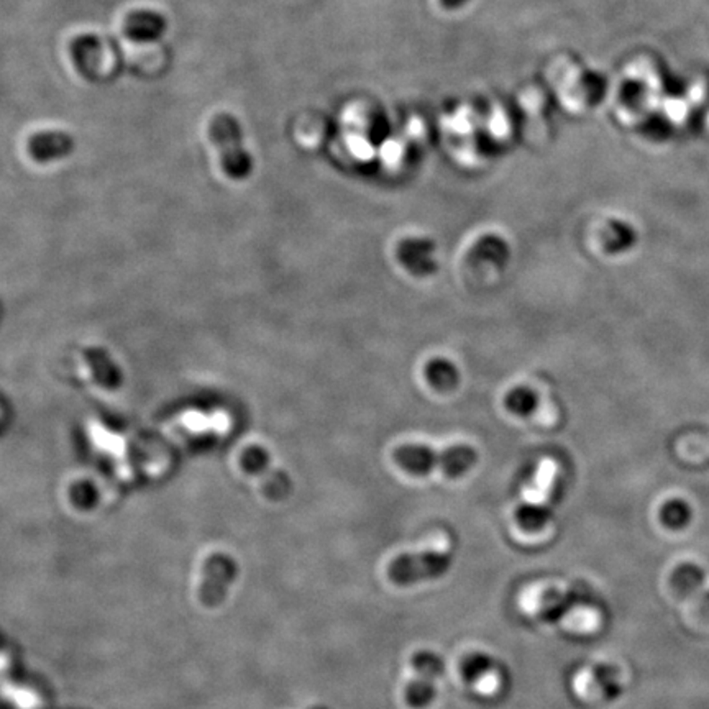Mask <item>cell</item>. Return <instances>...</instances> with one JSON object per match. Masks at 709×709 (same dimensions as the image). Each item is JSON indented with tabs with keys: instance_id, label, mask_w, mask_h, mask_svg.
<instances>
[{
	"instance_id": "obj_6",
	"label": "cell",
	"mask_w": 709,
	"mask_h": 709,
	"mask_svg": "<svg viewBox=\"0 0 709 709\" xmlns=\"http://www.w3.org/2000/svg\"><path fill=\"white\" fill-rule=\"evenodd\" d=\"M398 260L416 278H428L438 272L437 245L428 237H408L398 245Z\"/></svg>"
},
{
	"instance_id": "obj_12",
	"label": "cell",
	"mask_w": 709,
	"mask_h": 709,
	"mask_svg": "<svg viewBox=\"0 0 709 709\" xmlns=\"http://www.w3.org/2000/svg\"><path fill=\"white\" fill-rule=\"evenodd\" d=\"M475 675H473V688H475L480 695L483 696H493L497 691L501 690L503 687V673L501 670L493 665V663H486V669H476Z\"/></svg>"
},
{
	"instance_id": "obj_10",
	"label": "cell",
	"mask_w": 709,
	"mask_h": 709,
	"mask_svg": "<svg viewBox=\"0 0 709 709\" xmlns=\"http://www.w3.org/2000/svg\"><path fill=\"white\" fill-rule=\"evenodd\" d=\"M424 373H426L428 385L432 388L437 389L438 393L454 391L460 385V379H462L460 368L452 359H445V357L428 359Z\"/></svg>"
},
{
	"instance_id": "obj_5",
	"label": "cell",
	"mask_w": 709,
	"mask_h": 709,
	"mask_svg": "<svg viewBox=\"0 0 709 709\" xmlns=\"http://www.w3.org/2000/svg\"><path fill=\"white\" fill-rule=\"evenodd\" d=\"M444 661L437 653L419 652L412 661V679L406 687V701L412 708H424L436 700Z\"/></svg>"
},
{
	"instance_id": "obj_2",
	"label": "cell",
	"mask_w": 709,
	"mask_h": 709,
	"mask_svg": "<svg viewBox=\"0 0 709 709\" xmlns=\"http://www.w3.org/2000/svg\"><path fill=\"white\" fill-rule=\"evenodd\" d=\"M452 560V539L448 535L440 534L419 550H409L394 557L389 562L386 572L393 584H418L447 574Z\"/></svg>"
},
{
	"instance_id": "obj_8",
	"label": "cell",
	"mask_w": 709,
	"mask_h": 709,
	"mask_svg": "<svg viewBox=\"0 0 709 709\" xmlns=\"http://www.w3.org/2000/svg\"><path fill=\"white\" fill-rule=\"evenodd\" d=\"M30 153L39 161L47 163L71 155L76 148L74 138L65 132H47L31 136L29 143Z\"/></svg>"
},
{
	"instance_id": "obj_7",
	"label": "cell",
	"mask_w": 709,
	"mask_h": 709,
	"mask_svg": "<svg viewBox=\"0 0 709 709\" xmlns=\"http://www.w3.org/2000/svg\"><path fill=\"white\" fill-rule=\"evenodd\" d=\"M511 246L503 235L485 234L471 245L468 263L475 268L501 272L511 262Z\"/></svg>"
},
{
	"instance_id": "obj_4",
	"label": "cell",
	"mask_w": 709,
	"mask_h": 709,
	"mask_svg": "<svg viewBox=\"0 0 709 709\" xmlns=\"http://www.w3.org/2000/svg\"><path fill=\"white\" fill-rule=\"evenodd\" d=\"M211 136L222 153L225 173L243 179L252 171V156L243 150L242 128L237 118L219 114L211 124Z\"/></svg>"
},
{
	"instance_id": "obj_1",
	"label": "cell",
	"mask_w": 709,
	"mask_h": 709,
	"mask_svg": "<svg viewBox=\"0 0 709 709\" xmlns=\"http://www.w3.org/2000/svg\"><path fill=\"white\" fill-rule=\"evenodd\" d=\"M393 458L399 468L411 475L426 476L440 470L447 478H460L476 467L480 454L470 444H454L437 450L428 444L408 442L393 452Z\"/></svg>"
},
{
	"instance_id": "obj_11",
	"label": "cell",
	"mask_w": 709,
	"mask_h": 709,
	"mask_svg": "<svg viewBox=\"0 0 709 709\" xmlns=\"http://www.w3.org/2000/svg\"><path fill=\"white\" fill-rule=\"evenodd\" d=\"M505 404L506 409L517 418H529L539 411L540 396L534 388L525 386V385H517L506 393Z\"/></svg>"
},
{
	"instance_id": "obj_9",
	"label": "cell",
	"mask_w": 709,
	"mask_h": 709,
	"mask_svg": "<svg viewBox=\"0 0 709 709\" xmlns=\"http://www.w3.org/2000/svg\"><path fill=\"white\" fill-rule=\"evenodd\" d=\"M168 23L163 15L151 10H138L125 20V33L135 41H155L165 35Z\"/></svg>"
},
{
	"instance_id": "obj_3",
	"label": "cell",
	"mask_w": 709,
	"mask_h": 709,
	"mask_svg": "<svg viewBox=\"0 0 709 709\" xmlns=\"http://www.w3.org/2000/svg\"><path fill=\"white\" fill-rule=\"evenodd\" d=\"M555 480H557V465L552 460H544L537 468L532 481L525 486L521 496L517 517L524 527L537 529L547 521Z\"/></svg>"
}]
</instances>
